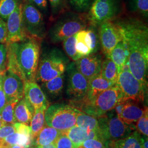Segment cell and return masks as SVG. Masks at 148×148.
Listing matches in <instances>:
<instances>
[{"mask_svg":"<svg viewBox=\"0 0 148 148\" xmlns=\"http://www.w3.org/2000/svg\"><path fill=\"white\" fill-rule=\"evenodd\" d=\"M62 133L53 127L45 126L34 139L32 145H46L54 143Z\"/></svg>","mask_w":148,"mask_h":148,"instance_id":"24","label":"cell"},{"mask_svg":"<svg viewBox=\"0 0 148 148\" xmlns=\"http://www.w3.org/2000/svg\"><path fill=\"white\" fill-rule=\"evenodd\" d=\"M116 64L118 73L121 71L124 66L128 63V50L127 44L122 39L117 44L111 52L110 58Z\"/></svg>","mask_w":148,"mask_h":148,"instance_id":"21","label":"cell"},{"mask_svg":"<svg viewBox=\"0 0 148 148\" xmlns=\"http://www.w3.org/2000/svg\"><path fill=\"white\" fill-rule=\"evenodd\" d=\"M142 103L127 100L123 106L120 119L127 124H134L143 116L148 108L143 107Z\"/></svg>","mask_w":148,"mask_h":148,"instance_id":"17","label":"cell"},{"mask_svg":"<svg viewBox=\"0 0 148 148\" xmlns=\"http://www.w3.org/2000/svg\"><path fill=\"white\" fill-rule=\"evenodd\" d=\"M23 3V0H0V18L6 21L8 17Z\"/></svg>","mask_w":148,"mask_h":148,"instance_id":"29","label":"cell"},{"mask_svg":"<svg viewBox=\"0 0 148 148\" xmlns=\"http://www.w3.org/2000/svg\"><path fill=\"white\" fill-rule=\"evenodd\" d=\"M2 87L5 93L7 103H18L24 97V81L9 70L3 75Z\"/></svg>","mask_w":148,"mask_h":148,"instance_id":"14","label":"cell"},{"mask_svg":"<svg viewBox=\"0 0 148 148\" xmlns=\"http://www.w3.org/2000/svg\"><path fill=\"white\" fill-rule=\"evenodd\" d=\"M48 106H43L35 111L30 122V128L32 140L36 137L38 134L42 130L45 125V112Z\"/></svg>","mask_w":148,"mask_h":148,"instance_id":"27","label":"cell"},{"mask_svg":"<svg viewBox=\"0 0 148 148\" xmlns=\"http://www.w3.org/2000/svg\"><path fill=\"white\" fill-rule=\"evenodd\" d=\"M16 132L14 124H5L0 128V139H3L12 134Z\"/></svg>","mask_w":148,"mask_h":148,"instance_id":"41","label":"cell"},{"mask_svg":"<svg viewBox=\"0 0 148 148\" xmlns=\"http://www.w3.org/2000/svg\"><path fill=\"white\" fill-rule=\"evenodd\" d=\"M53 16H60L68 11V0H48Z\"/></svg>","mask_w":148,"mask_h":148,"instance_id":"32","label":"cell"},{"mask_svg":"<svg viewBox=\"0 0 148 148\" xmlns=\"http://www.w3.org/2000/svg\"><path fill=\"white\" fill-rule=\"evenodd\" d=\"M3 74H0V86L2 84V81H3Z\"/></svg>","mask_w":148,"mask_h":148,"instance_id":"49","label":"cell"},{"mask_svg":"<svg viewBox=\"0 0 148 148\" xmlns=\"http://www.w3.org/2000/svg\"><path fill=\"white\" fill-rule=\"evenodd\" d=\"M116 84L121 92L123 99L142 103L145 101L147 90L143 88L129 70H123L119 73Z\"/></svg>","mask_w":148,"mask_h":148,"instance_id":"10","label":"cell"},{"mask_svg":"<svg viewBox=\"0 0 148 148\" xmlns=\"http://www.w3.org/2000/svg\"><path fill=\"white\" fill-rule=\"evenodd\" d=\"M23 2L32 4V5L36 7L42 13L46 14L47 13V0H23Z\"/></svg>","mask_w":148,"mask_h":148,"instance_id":"39","label":"cell"},{"mask_svg":"<svg viewBox=\"0 0 148 148\" xmlns=\"http://www.w3.org/2000/svg\"><path fill=\"white\" fill-rule=\"evenodd\" d=\"M79 110L70 104L56 103L48 106L45 115L48 126L65 132L76 125Z\"/></svg>","mask_w":148,"mask_h":148,"instance_id":"7","label":"cell"},{"mask_svg":"<svg viewBox=\"0 0 148 148\" xmlns=\"http://www.w3.org/2000/svg\"><path fill=\"white\" fill-rule=\"evenodd\" d=\"M0 43H7L6 22L0 18Z\"/></svg>","mask_w":148,"mask_h":148,"instance_id":"42","label":"cell"},{"mask_svg":"<svg viewBox=\"0 0 148 148\" xmlns=\"http://www.w3.org/2000/svg\"><path fill=\"white\" fill-rule=\"evenodd\" d=\"M98 27L101 48L106 57L109 58L114 48L122 40L120 29L113 21H106Z\"/></svg>","mask_w":148,"mask_h":148,"instance_id":"12","label":"cell"},{"mask_svg":"<svg viewBox=\"0 0 148 148\" xmlns=\"http://www.w3.org/2000/svg\"><path fill=\"white\" fill-rule=\"evenodd\" d=\"M69 1L77 12L85 13L88 11L93 0H69Z\"/></svg>","mask_w":148,"mask_h":148,"instance_id":"35","label":"cell"},{"mask_svg":"<svg viewBox=\"0 0 148 148\" xmlns=\"http://www.w3.org/2000/svg\"><path fill=\"white\" fill-rule=\"evenodd\" d=\"M54 144L56 148H76L73 142L64 132L62 133Z\"/></svg>","mask_w":148,"mask_h":148,"instance_id":"36","label":"cell"},{"mask_svg":"<svg viewBox=\"0 0 148 148\" xmlns=\"http://www.w3.org/2000/svg\"><path fill=\"white\" fill-rule=\"evenodd\" d=\"M76 148H86L84 146V145L83 144H81V145H80L79 146H78V147H77Z\"/></svg>","mask_w":148,"mask_h":148,"instance_id":"50","label":"cell"},{"mask_svg":"<svg viewBox=\"0 0 148 148\" xmlns=\"http://www.w3.org/2000/svg\"><path fill=\"white\" fill-rule=\"evenodd\" d=\"M89 25L87 14L67 11L61 14L49 30V37L54 43L64 40L85 29Z\"/></svg>","mask_w":148,"mask_h":148,"instance_id":"4","label":"cell"},{"mask_svg":"<svg viewBox=\"0 0 148 148\" xmlns=\"http://www.w3.org/2000/svg\"><path fill=\"white\" fill-rule=\"evenodd\" d=\"M76 34L66 38L63 41L65 52L68 57L72 59L73 62L81 58L76 49Z\"/></svg>","mask_w":148,"mask_h":148,"instance_id":"30","label":"cell"},{"mask_svg":"<svg viewBox=\"0 0 148 148\" xmlns=\"http://www.w3.org/2000/svg\"><path fill=\"white\" fill-rule=\"evenodd\" d=\"M5 125V123L4 122V121L2 120L1 116L0 115V128L2 127H3Z\"/></svg>","mask_w":148,"mask_h":148,"instance_id":"47","label":"cell"},{"mask_svg":"<svg viewBox=\"0 0 148 148\" xmlns=\"http://www.w3.org/2000/svg\"><path fill=\"white\" fill-rule=\"evenodd\" d=\"M141 144L142 148H148V139L147 136L141 134Z\"/></svg>","mask_w":148,"mask_h":148,"instance_id":"45","label":"cell"},{"mask_svg":"<svg viewBox=\"0 0 148 148\" xmlns=\"http://www.w3.org/2000/svg\"><path fill=\"white\" fill-rule=\"evenodd\" d=\"M35 111L28 104L23 97L14 107V117L16 122L25 125H29Z\"/></svg>","mask_w":148,"mask_h":148,"instance_id":"23","label":"cell"},{"mask_svg":"<svg viewBox=\"0 0 148 148\" xmlns=\"http://www.w3.org/2000/svg\"><path fill=\"white\" fill-rule=\"evenodd\" d=\"M86 148H108L106 141L99 139H90L83 143Z\"/></svg>","mask_w":148,"mask_h":148,"instance_id":"38","label":"cell"},{"mask_svg":"<svg viewBox=\"0 0 148 148\" xmlns=\"http://www.w3.org/2000/svg\"><path fill=\"white\" fill-rule=\"evenodd\" d=\"M99 123L98 134L103 141H116L127 137L135 131L134 124H127L117 116L114 110L97 117Z\"/></svg>","mask_w":148,"mask_h":148,"instance_id":"6","label":"cell"},{"mask_svg":"<svg viewBox=\"0 0 148 148\" xmlns=\"http://www.w3.org/2000/svg\"><path fill=\"white\" fill-rule=\"evenodd\" d=\"M76 126L87 131H95L97 133L99 130L97 117L88 115L80 110L76 118Z\"/></svg>","mask_w":148,"mask_h":148,"instance_id":"25","label":"cell"},{"mask_svg":"<svg viewBox=\"0 0 148 148\" xmlns=\"http://www.w3.org/2000/svg\"><path fill=\"white\" fill-rule=\"evenodd\" d=\"M108 148H142L141 134L134 131L127 137L116 141H107Z\"/></svg>","mask_w":148,"mask_h":148,"instance_id":"22","label":"cell"},{"mask_svg":"<svg viewBox=\"0 0 148 148\" xmlns=\"http://www.w3.org/2000/svg\"><path fill=\"white\" fill-rule=\"evenodd\" d=\"M112 86L114 85L104 79L101 73L98 74L88 80V87L87 94L85 97L81 99L85 101L91 100Z\"/></svg>","mask_w":148,"mask_h":148,"instance_id":"18","label":"cell"},{"mask_svg":"<svg viewBox=\"0 0 148 148\" xmlns=\"http://www.w3.org/2000/svg\"><path fill=\"white\" fill-rule=\"evenodd\" d=\"M10 148H25L24 147H22V146H21V145H17V144H16V145H12V146H11L10 147Z\"/></svg>","mask_w":148,"mask_h":148,"instance_id":"48","label":"cell"},{"mask_svg":"<svg viewBox=\"0 0 148 148\" xmlns=\"http://www.w3.org/2000/svg\"><path fill=\"white\" fill-rule=\"evenodd\" d=\"M101 74L112 85H114L116 84L119 75L118 70L116 64L111 59L106 58L102 61Z\"/></svg>","mask_w":148,"mask_h":148,"instance_id":"26","label":"cell"},{"mask_svg":"<svg viewBox=\"0 0 148 148\" xmlns=\"http://www.w3.org/2000/svg\"><path fill=\"white\" fill-rule=\"evenodd\" d=\"M122 99L121 92L115 84L91 100L71 101L70 105L88 115L98 117L113 110Z\"/></svg>","mask_w":148,"mask_h":148,"instance_id":"3","label":"cell"},{"mask_svg":"<svg viewBox=\"0 0 148 148\" xmlns=\"http://www.w3.org/2000/svg\"><path fill=\"white\" fill-rule=\"evenodd\" d=\"M17 103H7L1 113V116L5 124L13 125L16 123L14 117V107Z\"/></svg>","mask_w":148,"mask_h":148,"instance_id":"33","label":"cell"},{"mask_svg":"<svg viewBox=\"0 0 148 148\" xmlns=\"http://www.w3.org/2000/svg\"><path fill=\"white\" fill-rule=\"evenodd\" d=\"M129 8L132 12L148 18V0H131Z\"/></svg>","mask_w":148,"mask_h":148,"instance_id":"31","label":"cell"},{"mask_svg":"<svg viewBox=\"0 0 148 148\" xmlns=\"http://www.w3.org/2000/svg\"><path fill=\"white\" fill-rule=\"evenodd\" d=\"M65 79V75L64 73L53 79L42 83L41 88L46 97L47 96L54 98L60 95L64 87Z\"/></svg>","mask_w":148,"mask_h":148,"instance_id":"20","label":"cell"},{"mask_svg":"<svg viewBox=\"0 0 148 148\" xmlns=\"http://www.w3.org/2000/svg\"><path fill=\"white\" fill-rule=\"evenodd\" d=\"M136 128L140 134L148 136V109L145 111L143 116L136 122Z\"/></svg>","mask_w":148,"mask_h":148,"instance_id":"34","label":"cell"},{"mask_svg":"<svg viewBox=\"0 0 148 148\" xmlns=\"http://www.w3.org/2000/svg\"><path fill=\"white\" fill-rule=\"evenodd\" d=\"M24 98L34 111L49 106L46 96L36 81L24 82Z\"/></svg>","mask_w":148,"mask_h":148,"instance_id":"15","label":"cell"},{"mask_svg":"<svg viewBox=\"0 0 148 148\" xmlns=\"http://www.w3.org/2000/svg\"><path fill=\"white\" fill-rule=\"evenodd\" d=\"M7 46V70L18 75L24 82L35 81L40 56V40L29 37Z\"/></svg>","mask_w":148,"mask_h":148,"instance_id":"2","label":"cell"},{"mask_svg":"<svg viewBox=\"0 0 148 148\" xmlns=\"http://www.w3.org/2000/svg\"><path fill=\"white\" fill-rule=\"evenodd\" d=\"M69 63V58L61 50L50 49L40 58L35 81L42 84L64 74Z\"/></svg>","mask_w":148,"mask_h":148,"instance_id":"5","label":"cell"},{"mask_svg":"<svg viewBox=\"0 0 148 148\" xmlns=\"http://www.w3.org/2000/svg\"><path fill=\"white\" fill-rule=\"evenodd\" d=\"M22 18L24 29L29 37L39 40L46 35V29L42 13L32 4L23 2Z\"/></svg>","mask_w":148,"mask_h":148,"instance_id":"9","label":"cell"},{"mask_svg":"<svg viewBox=\"0 0 148 148\" xmlns=\"http://www.w3.org/2000/svg\"><path fill=\"white\" fill-rule=\"evenodd\" d=\"M7 44L0 43V74H4L7 70Z\"/></svg>","mask_w":148,"mask_h":148,"instance_id":"37","label":"cell"},{"mask_svg":"<svg viewBox=\"0 0 148 148\" xmlns=\"http://www.w3.org/2000/svg\"><path fill=\"white\" fill-rule=\"evenodd\" d=\"M126 100H124L123 99H122L121 101H119L117 103L116 105L115 106V108H114V110L115 112H116L117 116L120 118V116L121 115L122 111L123 110V106H125V104L126 103Z\"/></svg>","mask_w":148,"mask_h":148,"instance_id":"44","label":"cell"},{"mask_svg":"<svg viewBox=\"0 0 148 148\" xmlns=\"http://www.w3.org/2000/svg\"><path fill=\"white\" fill-rule=\"evenodd\" d=\"M102 61L100 55L92 54L84 56L74 62L79 73L90 80L95 75L101 73Z\"/></svg>","mask_w":148,"mask_h":148,"instance_id":"16","label":"cell"},{"mask_svg":"<svg viewBox=\"0 0 148 148\" xmlns=\"http://www.w3.org/2000/svg\"><path fill=\"white\" fill-rule=\"evenodd\" d=\"M14 127L15 128L16 132L32 137L31 128L28 125L21 123L16 122L14 124Z\"/></svg>","mask_w":148,"mask_h":148,"instance_id":"40","label":"cell"},{"mask_svg":"<svg viewBox=\"0 0 148 148\" xmlns=\"http://www.w3.org/2000/svg\"><path fill=\"white\" fill-rule=\"evenodd\" d=\"M73 142L76 147L83 144L86 140L90 139H101L98 133L95 131H87L76 125L64 132Z\"/></svg>","mask_w":148,"mask_h":148,"instance_id":"19","label":"cell"},{"mask_svg":"<svg viewBox=\"0 0 148 148\" xmlns=\"http://www.w3.org/2000/svg\"><path fill=\"white\" fill-rule=\"evenodd\" d=\"M32 148H56L54 143H52L46 145H32Z\"/></svg>","mask_w":148,"mask_h":148,"instance_id":"46","label":"cell"},{"mask_svg":"<svg viewBox=\"0 0 148 148\" xmlns=\"http://www.w3.org/2000/svg\"><path fill=\"white\" fill-rule=\"evenodd\" d=\"M128 50V65L131 74L145 90L148 89V28L137 18H126L116 21Z\"/></svg>","mask_w":148,"mask_h":148,"instance_id":"1","label":"cell"},{"mask_svg":"<svg viewBox=\"0 0 148 148\" xmlns=\"http://www.w3.org/2000/svg\"><path fill=\"white\" fill-rule=\"evenodd\" d=\"M22 3L11 13L5 21L7 26L6 44L19 42L29 37L27 35L23 25Z\"/></svg>","mask_w":148,"mask_h":148,"instance_id":"13","label":"cell"},{"mask_svg":"<svg viewBox=\"0 0 148 148\" xmlns=\"http://www.w3.org/2000/svg\"><path fill=\"white\" fill-rule=\"evenodd\" d=\"M76 49L81 58L92 54L86 39V29L79 31L76 34Z\"/></svg>","mask_w":148,"mask_h":148,"instance_id":"28","label":"cell"},{"mask_svg":"<svg viewBox=\"0 0 148 148\" xmlns=\"http://www.w3.org/2000/svg\"><path fill=\"white\" fill-rule=\"evenodd\" d=\"M67 74L66 93L71 101H77L85 97L88 90V80L76 68L74 62L69 63L65 71Z\"/></svg>","mask_w":148,"mask_h":148,"instance_id":"11","label":"cell"},{"mask_svg":"<svg viewBox=\"0 0 148 148\" xmlns=\"http://www.w3.org/2000/svg\"><path fill=\"white\" fill-rule=\"evenodd\" d=\"M7 104L5 93L3 90L2 84L0 86V115Z\"/></svg>","mask_w":148,"mask_h":148,"instance_id":"43","label":"cell"},{"mask_svg":"<svg viewBox=\"0 0 148 148\" xmlns=\"http://www.w3.org/2000/svg\"><path fill=\"white\" fill-rule=\"evenodd\" d=\"M121 10L120 0H93L87 13L89 25L99 27L107 21H113Z\"/></svg>","mask_w":148,"mask_h":148,"instance_id":"8","label":"cell"}]
</instances>
